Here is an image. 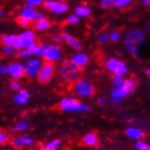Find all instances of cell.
Segmentation results:
<instances>
[{"instance_id": "40", "label": "cell", "mask_w": 150, "mask_h": 150, "mask_svg": "<svg viewBox=\"0 0 150 150\" xmlns=\"http://www.w3.org/2000/svg\"><path fill=\"white\" fill-rule=\"evenodd\" d=\"M110 38H111V40L114 41V42L117 41V39H119V34H117V33H112Z\"/></svg>"}, {"instance_id": "22", "label": "cell", "mask_w": 150, "mask_h": 150, "mask_svg": "<svg viewBox=\"0 0 150 150\" xmlns=\"http://www.w3.org/2000/svg\"><path fill=\"white\" fill-rule=\"evenodd\" d=\"M91 13V10L86 6H79L75 9V14L79 16H87Z\"/></svg>"}, {"instance_id": "36", "label": "cell", "mask_w": 150, "mask_h": 150, "mask_svg": "<svg viewBox=\"0 0 150 150\" xmlns=\"http://www.w3.org/2000/svg\"><path fill=\"white\" fill-rule=\"evenodd\" d=\"M7 140V137L6 135V133H4L3 131H0V145L1 144H5Z\"/></svg>"}, {"instance_id": "33", "label": "cell", "mask_w": 150, "mask_h": 150, "mask_svg": "<svg viewBox=\"0 0 150 150\" xmlns=\"http://www.w3.org/2000/svg\"><path fill=\"white\" fill-rule=\"evenodd\" d=\"M3 52L6 55H12L15 53V48L13 46H5L3 48Z\"/></svg>"}, {"instance_id": "31", "label": "cell", "mask_w": 150, "mask_h": 150, "mask_svg": "<svg viewBox=\"0 0 150 150\" xmlns=\"http://www.w3.org/2000/svg\"><path fill=\"white\" fill-rule=\"evenodd\" d=\"M45 52V47L44 45H38L35 52V54L38 57H41V56H44Z\"/></svg>"}, {"instance_id": "2", "label": "cell", "mask_w": 150, "mask_h": 150, "mask_svg": "<svg viewBox=\"0 0 150 150\" xmlns=\"http://www.w3.org/2000/svg\"><path fill=\"white\" fill-rule=\"evenodd\" d=\"M58 108L64 112H81L86 113L91 110V107L87 104L80 101L76 98L66 97L63 98L58 104Z\"/></svg>"}, {"instance_id": "29", "label": "cell", "mask_w": 150, "mask_h": 150, "mask_svg": "<svg viewBox=\"0 0 150 150\" xmlns=\"http://www.w3.org/2000/svg\"><path fill=\"white\" fill-rule=\"evenodd\" d=\"M147 145H148V144H146V143L144 142V141L137 140V143L135 144V147H136L137 150H146Z\"/></svg>"}, {"instance_id": "9", "label": "cell", "mask_w": 150, "mask_h": 150, "mask_svg": "<svg viewBox=\"0 0 150 150\" xmlns=\"http://www.w3.org/2000/svg\"><path fill=\"white\" fill-rule=\"evenodd\" d=\"M8 73L14 80H19L25 75V67L19 62H14L8 66Z\"/></svg>"}, {"instance_id": "18", "label": "cell", "mask_w": 150, "mask_h": 150, "mask_svg": "<svg viewBox=\"0 0 150 150\" xmlns=\"http://www.w3.org/2000/svg\"><path fill=\"white\" fill-rule=\"evenodd\" d=\"M35 16H36V12L32 7H28V6L22 9L20 12V16H22L25 19H28L30 21L34 20Z\"/></svg>"}, {"instance_id": "39", "label": "cell", "mask_w": 150, "mask_h": 150, "mask_svg": "<svg viewBox=\"0 0 150 150\" xmlns=\"http://www.w3.org/2000/svg\"><path fill=\"white\" fill-rule=\"evenodd\" d=\"M0 73H2V74H7L8 73V67L6 66V65L0 66Z\"/></svg>"}, {"instance_id": "1", "label": "cell", "mask_w": 150, "mask_h": 150, "mask_svg": "<svg viewBox=\"0 0 150 150\" xmlns=\"http://www.w3.org/2000/svg\"><path fill=\"white\" fill-rule=\"evenodd\" d=\"M136 89V81L132 78L124 80L120 87L114 88L110 92V100L113 104H119L121 100L131 94Z\"/></svg>"}, {"instance_id": "34", "label": "cell", "mask_w": 150, "mask_h": 150, "mask_svg": "<svg viewBox=\"0 0 150 150\" xmlns=\"http://www.w3.org/2000/svg\"><path fill=\"white\" fill-rule=\"evenodd\" d=\"M10 87H11V89L15 91H20L21 90V84L16 81H13L11 83H10Z\"/></svg>"}, {"instance_id": "45", "label": "cell", "mask_w": 150, "mask_h": 150, "mask_svg": "<svg viewBox=\"0 0 150 150\" xmlns=\"http://www.w3.org/2000/svg\"><path fill=\"white\" fill-rule=\"evenodd\" d=\"M2 16V12H1V11H0V16Z\"/></svg>"}, {"instance_id": "20", "label": "cell", "mask_w": 150, "mask_h": 150, "mask_svg": "<svg viewBox=\"0 0 150 150\" xmlns=\"http://www.w3.org/2000/svg\"><path fill=\"white\" fill-rule=\"evenodd\" d=\"M120 63H121L120 61L112 58V59H110V60H109L108 62H107L106 66H107V69H108L110 71L114 73L116 71V70L119 68V66L120 65Z\"/></svg>"}, {"instance_id": "28", "label": "cell", "mask_w": 150, "mask_h": 150, "mask_svg": "<svg viewBox=\"0 0 150 150\" xmlns=\"http://www.w3.org/2000/svg\"><path fill=\"white\" fill-rule=\"evenodd\" d=\"M42 3V0H27L26 5H27L28 7L33 8V7L40 6Z\"/></svg>"}, {"instance_id": "5", "label": "cell", "mask_w": 150, "mask_h": 150, "mask_svg": "<svg viewBox=\"0 0 150 150\" xmlns=\"http://www.w3.org/2000/svg\"><path fill=\"white\" fill-rule=\"evenodd\" d=\"M54 74H55L54 64L52 62H45V63L42 64V66L39 70L37 80L41 84H47L52 80Z\"/></svg>"}, {"instance_id": "30", "label": "cell", "mask_w": 150, "mask_h": 150, "mask_svg": "<svg viewBox=\"0 0 150 150\" xmlns=\"http://www.w3.org/2000/svg\"><path fill=\"white\" fill-rule=\"evenodd\" d=\"M32 53H31V52L28 50V49H21L20 51H19V52H18V56L20 57V58H27L29 55H31Z\"/></svg>"}, {"instance_id": "10", "label": "cell", "mask_w": 150, "mask_h": 150, "mask_svg": "<svg viewBox=\"0 0 150 150\" xmlns=\"http://www.w3.org/2000/svg\"><path fill=\"white\" fill-rule=\"evenodd\" d=\"M45 6L48 9H50L52 13L54 14H62L67 11L68 6L62 2H56V1H51V0H47L44 3Z\"/></svg>"}, {"instance_id": "23", "label": "cell", "mask_w": 150, "mask_h": 150, "mask_svg": "<svg viewBox=\"0 0 150 150\" xmlns=\"http://www.w3.org/2000/svg\"><path fill=\"white\" fill-rule=\"evenodd\" d=\"M14 128L16 131L22 132V131H25V130L27 129V128H28V124L25 121H24V120H21V121H18V122L16 123Z\"/></svg>"}, {"instance_id": "27", "label": "cell", "mask_w": 150, "mask_h": 150, "mask_svg": "<svg viewBox=\"0 0 150 150\" xmlns=\"http://www.w3.org/2000/svg\"><path fill=\"white\" fill-rule=\"evenodd\" d=\"M131 0H114V6L119 7H124L130 3Z\"/></svg>"}, {"instance_id": "8", "label": "cell", "mask_w": 150, "mask_h": 150, "mask_svg": "<svg viewBox=\"0 0 150 150\" xmlns=\"http://www.w3.org/2000/svg\"><path fill=\"white\" fill-rule=\"evenodd\" d=\"M0 42L5 45V46H13L17 50L25 48L23 42L17 35H2L0 36Z\"/></svg>"}, {"instance_id": "24", "label": "cell", "mask_w": 150, "mask_h": 150, "mask_svg": "<svg viewBox=\"0 0 150 150\" xmlns=\"http://www.w3.org/2000/svg\"><path fill=\"white\" fill-rule=\"evenodd\" d=\"M126 72H127V66H126V64L124 62H121L119 68H117L116 70V71L114 72V75H116V76H119V77H123Z\"/></svg>"}, {"instance_id": "16", "label": "cell", "mask_w": 150, "mask_h": 150, "mask_svg": "<svg viewBox=\"0 0 150 150\" xmlns=\"http://www.w3.org/2000/svg\"><path fill=\"white\" fill-rule=\"evenodd\" d=\"M34 143V139L31 137H20L13 140V146L16 147H21V146H30Z\"/></svg>"}, {"instance_id": "42", "label": "cell", "mask_w": 150, "mask_h": 150, "mask_svg": "<svg viewBox=\"0 0 150 150\" xmlns=\"http://www.w3.org/2000/svg\"><path fill=\"white\" fill-rule=\"evenodd\" d=\"M143 5L146 7H150V0H143Z\"/></svg>"}, {"instance_id": "3", "label": "cell", "mask_w": 150, "mask_h": 150, "mask_svg": "<svg viewBox=\"0 0 150 150\" xmlns=\"http://www.w3.org/2000/svg\"><path fill=\"white\" fill-rule=\"evenodd\" d=\"M80 69L72 63L71 60H65L59 67V74L62 80L68 82L77 81L80 75Z\"/></svg>"}, {"instance_id": "44", "label": "cell", "mask_w": 150, "mask_h": 150, "mask_svg": "<svg viewBox=\"0 0 150 150\" xmlns=\"http://www.w3.org/2000/svg\"><path fill=\"white\" fill-rule=\"evenodd\" d=\"M146 150H150V145H147V147H146Z\"/></svg>"}, {"instance_id": "21", "label": "cell", "mask_w": 150, "mask_h": 150, "mask_svg": "<svg viewBox=\"0 0 150 150\" xmlns=\"http://www.w3.org/2000/svg\"><path fill=\"white\" fill-rule=\"evenodd\" d=\"M61 144V141L59 139H53L48 142L45 146H42L40 150H56Z\"/></svg>"}, {"instance_id": "25", "label": "cell", "mask_w": 150, "mask_h": 150, "mask_svg": "<svg viewBox=\"0 0 150 150\" xmlns=\"http://www.w3.org/2000/svg\"><path fill=\"white\" fill-rule=\"evenodd\" d=\"M123 81H124V79L122 77H119V76L114 75L113 78H112V82H113V85L115 86V88L120 87L123 83Z\"/></svg>"}, {"instance_id": "4", "label": "cell", "mask_w": 150, "mask_h": 150, "mask_svg": "<svg viewBox=\"0 0 150 150\" xmlns=\"http://www.w3.org/2000/svg\"><path fill=\"white\" fill-rule=\"evenodd\" d=\"M72 89H73V91L75 94L80 96L81 98H84V99H88V98L92 97L94 94V91H95L93 85L91 82H89L88 81L82 80V79L75 81L73 83Z\"/></svg>"}, {"instance_id": "14", "label": "cell", "mask_w": 150, "mask_h": 150, "mask_svg": "<svg viewBox=\"0 0 150 150\" xmlns=\"http://www.w3.org/2000/svg\"><path fill=\"white\" fill-rule=\"evenodd\" d=\"M21 41L23 42L25 48H27L32 42H35V35L34 34V32L32 31H25L24 33H22L19 35Z\"/></svg>"}, {"instance_id": "41", "label": "cell", "mask_w": 150, "mask_h": 150, "mask_svg": "<svg viewBox=\"0 0 150 150\" xmlns=\"http://www.w3.org/2000/svg\"><path fill=\"white\" fill-rule=\"evenodd\" d=\"M63 39H62V35H56L55 37H54V41L55 42H62Z\"/></svg>"}, {"instance_id": "15", "label": "cell", "mask_w": 150, "mask_h": 150, "mask_svg": "<svg viewBox=\"0 0 150 150\" xmlns=\"http://www.w3.org/2000/svg\"><path fill=\"white\" fill-rule=\"evenodd\" d=\"M30 98V94L25 90H20L17 94L15 95L14 101L17 105H25L28 101V99Z\"/></svg>"}, {"instance_id": "32", "label": "cell", "mask_w": 150, "mask_h": 150, "mask_svg": "<svg viewBox=\"0 0 150 150\" xmlns=\"http://www.w3.org/2000/svg\"><path fill=\"white\" fill-rule=\"evenodd\" d=\"M112 6H114V0H102L100 3L102 8H110Z\"/></svg>"}, {"instance_id": "38", "label": "cell", "mask_w": 150, "mask_h": 150, "mask_svg": "<svg viewBox=\"0 0 150 150\" xmlns=\"http://www.w3.org/2000/svg\"><path fill=\"white\" fill-rule=\"evenodd\" d=\"M107 103V100H106V99L105 98H100L98 100H97V104L99 105V106H100V107H103L105 104Z\"/></svg>"}, {"instance_id": "13", "label": "cell", "mask_w": 150, "mask_h": 150, "mask_svg": "<svg viewBox=\"0 0 150 150\" xmlns=\"http://www.w3.org/2000/svg\"><path fill=\"white\" fill-rule=\"evenodd\" d=\"M81 142L83 145L87 146H95L99 143V137L96 133L89 132L82 137Z\"/></svg>"}, {"instance_id": "19", "label": "cell", "mask_w": 150, "mask_h": 150, "mask_svg": "<svg viewBox=\"0 0 150 150\" xmlns=\"http://www.w3.org/2000/svg\"><path fill=\"white\" fill-rule=\"evenodd\" d=\"M51 26V23L47 19H42V20H40L38 22L35 23V29L36 31H45L47 30L49 27Z\"/></svg>"}, {"instance_id": "12", "label": "cell", "mask_w": 150, "mask_h": 150, "mask_svg": "<svg viewBox=\"0 0 150 150\" xmlns=\"http://www.w3.org/2000/svg\"><path fill=\"white\" fill-rule=\"evenodd\" d=\"M71 61L72 62V63L75 66L78 67L81 70L84 66H86V64L89 62V59H88V56L86 54H84V53H77V54H75L72 57Z\"/></svg>"}, {"instance_id": "26", "label": "cell", "mask_w": 150, "mask_h": 150, "mask_svg": "<svg viewBox=\"0 0 150 150\" xmlns=\"http://www.w3.org/2000/svg\"><path fill=\"white\" fill-rule=\"evenodd\" d=\"M16 22L19 25L23 26V27H27L29 25H30V20L28 19H25L22 16H19L17 19H16Z\"/></svg>"}, {"instance_id": "43", "label": "cell", "mask_w": 150, "mask_h": 150, "mask_svg": "<svg viewBox=\"0 0 150 150\" xmlns=\"http://www.w3.org/2000/svg\"><path fill=\"white\" fill-rule=\"evenodd\" d=\"M146 74H147L148 76L150 77V68H148V69L146 70Z\"/></svg>"}, {"instance_id": "11", "label": "cell", "mask_w": 150, "mask_h": 150, "mask_svg": "<svg viewBox=\"0 0 150 150\" xmlns=\"http://www.w3.org/2000/svg\"><path fill=\"white\" fill-rule=\"evenodd\" d=\"M126 136L132 140H140L144 137V132L137 127H129L125 130Z\"/></svg>"}, {"instance_id": "7", "label": "cell", "mask_w": 150, "mask_h": 150, "mask_svg": "<svg viewBox=\"0 0 150 150\" xmlns=\"http://www.w3.org/2000/svg\"><path fill=\"white\" fill-rule=\"evenodd\" d=\"M42 66V63L38 59H30L26 62L25 67V75L29 76L30 78H35L37 77L39 70Z\"/></svg>"}, {"instance_id": "35", "label": "cell", "mask_w": 150, "mask_h": 150, "mask_svg": "<svg viewBox=\"0 0 150 150\" xmlns=\"http://www.w3.org/2000/svg\"><path fill=\"white\" fill-rule=\"evenodd\" d=\"M78 21H79V18H78L77 16H71L68 17V19H67V22L69 24H73V25L77 24Z\"/></svg>"}, {"instance_id": "37", "label": "cell", "mask_w": 150, "mask_h": 150, "mask_svg": "<svg viewBox=\"0 0 150 150\" xmlns=\"http://www.w3.org/2000/svg\"><path fill=\"white\" fill-rule=\"evenodd\" d=\"M45 16L42 13H36V16H35L34 20L35 21V22H38V21L42 20V19H45Z\"/></svg>"}, {"instance_id": "17", "label": "cell", "mask_w": 150, "mask_h": 150, "mask_svg": "<svg viewBox=\"0 0 150 150\" xmlns=\"http://www.w3.org/2000/svg\"><path fill=\"white\" fill-rule=\"evenodd\" d=\"M62 39L65 41L69 45H71L72 48H74L75 50H81V42L75 37H73L68 34H65V33L62 34Z\"/></svg>"}, {"instance_id": "6", "label": "cell", "mask_w": 150, "mask_h": 150, "mask_svg": "<svg viewBox=\"0 0 150 150\" xmlns=\"http://www.w3.org/2000/svg\"><path fill=\"white\" fill-rule=\"evenodd\" d=\"M62 56V51L61 48L56 45H51L45 47V52L44 54V58L45 62H55L60 60Z\"/></svg>"}]
</instances>
